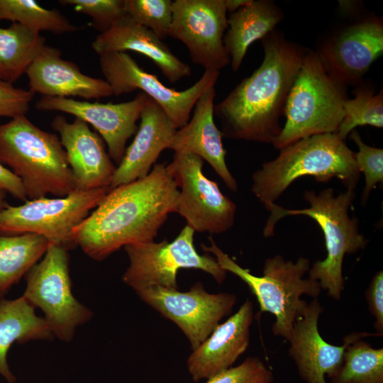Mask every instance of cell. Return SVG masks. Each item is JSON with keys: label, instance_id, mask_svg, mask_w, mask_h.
<instances>
[{"label": "cell", "instance_id": "6da1fadb", "mask_svg": "<svg viewBox=\"0 0 383 383\" xmlns=\"http://www.w3.org/2000/svg\"><path fill=\"white\" fill-rule=\"evenodd\" d=\"M178 196L167 165L155 164L145 177L109 189L73 229L74 244L101 261L122 247L154 241L170 213H175Z\"/></svg>", "mask_w": 383, "mask_h": 383}, {"label": "cell", "instance_id": "7a4b0ae2", "mask_svg": "<svg viewBox=\"0 0 383 383\" xmlns=\"http://www.w3.org/2000/svg\"><path fill=\"white\" fill-rule=\"evenodd\" d=\"M262 44L260 66L214 105L224 138L272 143L282 131L279 120L306 48L275 30Z\"/></svg>", "mask_w": 383, "mask_h": 383}, {"label": "cell", "instance_id": "3957f363", "mask_svg": "<svg viewBox=\"0 0 383 383\" xmlns=\"http://www.w3.org/2000/svg\"><path fill=\"white\" fill-rule=\"evenodd\" d=\"M279 150L275 159L265 162L252 177V192L265 206L303 176L318 182L336 177L346 189L355 190L360 178L355 152L336 133L314 135Z\"/></svg>", "mask_w": 383, "mask_h": 383}, {"label": "cell", "instance_id": "277c9868", "mask_svg": "<svg viewBox=\"0 0 383 383\" xmlns=\"http://www.w3.org/2000/svg\"><path fill=\"white\" fill-rule=\"evenodd\" d=\"M355 197V190L350 189L338 195L331 188L318 194L306 190L304 198L309 204L307 209H286L274 203L265 206L271 213L263 229L265 237L273 235L276 223L287 216H306L319 225L324 235L327 255L310 267L309 278L318 281L321 289L337 301L344 289L345 255L355 253L367 244V240L359 232L357 219L350 218L348 213Z\"/></svg>", "mask_w": 383, "mask_h": 383}, {"label": "cell", "instance_id": "5b68a950", "mask_svg": "<svg viewBox=\"0 0 383 383\" xmlns=\"http://www.w3.org/2000/svg\"><path fill=\"white\" fill-rule=\"evenodd\" d=\"M0 162L20 179L30 200L48 194L63 197L75 191L60 138L26 115L0 123Z\"/></svg>", "mask_w": 383, "mask_h": 383}, {"label": "cell", "instance_id": "8992f818", "mask_svg": "<svg viewBox=\"0 0 383 383\" xmlns=\"http://www.w3.org/2000/svg\"><path fill=\"white\" fill-rule=\"evenodd\" d=\"M209 239L211 245L201 244V249L213 254L223 270L234 274L248 285L257 299L260 311L275 317L273 334L288 340L294 322L307 304L301 296L305 294L314 299L321 292L318 281L304 278L311 267L309 260L301 257L293 262L276 255L265 260L263 275L258 277L237 264L211 237Z\"/></svg>", "mask_w": 383, "mask_h": 383}, {"label": "cell", "instance_id": "52a82bcc", "mask_svg": "<svg viewBox=\"0 0 383 383\" xmlns=\"http://www.w3.org/2000/svg\"><path fill=\"white\" fill-rule=\"evenodd\" d=\"M347 99L346 86L328 73L318 52L306 49L287 100L286 123L272 145L279 150L307 137L336 133Z\"/></svg>", "mask_w": 383, "mask_h": 383}, {"label": "cell", "instance_id": "ba28073f", "mask_svg": "<svg viewBox=\"0 0 383 383\" xmlns=\"http://www.w3.org/2000/svg\"><path fill=\"white\" fill-rule=\"evenodd\" d=\"M109 189L74 191L63 197H40L19 206L6 204L0 214V236L35 233L67 250L76 247L73 229L104 198Z\"/></svg>", "mask_w": 383, "mask_h": 383}, {"label": "cell", "instance_id": "9c48e42d", "mask_svg": "<svg viewBox=\"0 0 383 383\" xmlns=\"http://www.w3.org/2000/svg\"><path fill=\"white\" fill-rule=\"evenodd\" d=\"M195 231L185 226L177 238L128 245L124 250L129 265L123 281L135 292L151 287L178 289L177 274L179 269L201 270L218 283L225 280L226 273L215 257L206 252L200 255L194 245Z\"/></svg>", "mask_w": 383, "mask_h": 383}, {"label": "cell", "instance_id": "30bf717a", "mask_svg": "<svg viewBox=\"0 0 383 383\" xmlns=\"http://www.w3.org/2000/svg\"><path fill=\"white\" fill-rule=\"evenodd\" d=\"M26 280L23 296L43 311L50 330L60 340L71 341L76 328L92 318L91 311L72 292L65 248L50 243L43 259L26 273Z\"/></svg>", "mask_w": 383, "mask_h": 383}, {"label": "cell", "instance_id": "8fae6325", "mask_svg": "<svg viewBox=\"0 0 383 383\" xmlns=\"http://www.w3.org/2000/svg\"><path fill=\"white\" fill-rule=\"evenodd\" d=\"M203 165L200 157L189 152H174L167 165L180 188L175 213L195 232L222 233L233 226L236 206L204 174Z\"/></svg>", "mask_w": 383, "mask_h": 383}, {"label": "cell", "instance_id": "7c38bea8", "mask_svg": "<svg viewBox=\"0 0 383 383\" xmlns=\"http://www.w3.org/2000/svg\"><path fill=\"white\" fill-rule=\"evenodd\" d=\"M99 65L113 95L140 90L160 106L177 129L189 122L196 102L209 87L216 85L220 74L204 70L191 87L177 91L166 87L155 75L142 69L126 52L99 55Z\"/></svg>", "mask_w": 383, "mask_h": 383}, {"label": "cell", "instance_id": "4fadbf2b", "mask_svg": "<svg viewBox=\"0 0 383 383\" xmlns=\"http://www.w3.org/2000/svg\"><path fill=\"white\" fill-rule=\"evenodd\" d=\"M148 305L174 322L187 338L192 350L199 347L229 315L236 303L230 293H208L197 282L188 292L151 287L135 292Z\"/></svg>", "mask_w": 383, "mask_h": 383}, {"label": "cell", "instance_id": "5bb4252c", "mask_svg": "<svg viewBox=\"0 0 383 383\" xmlns=\"http://www.w3.org/2000/svg\"><path fill=\"white\" fill-rule=\"evenodd\" d=\"M226 13L224 0L172 1L168 37L184 44L194 63L206 71L220 72L230 64L223 45Z\"/></svg>", "mask_w": 383, "mask_h": 383}, {"label": "cell", "instance_id": "9a60e30c", "mask_svg": "<svg viewBox=\"0 0 383 383\" xmlns=\"http://www.w3.org/2000/svg\"><path fill=\"white\" fill-rule=\"evenodd\" d=\"M149 99L141 91L132 100L119 104L42 96L35 106L43 111L64 112L91 125L106 142L111 159L118 165L127 140L138 130L136 123Z\"/></svg>", "mask_w": 383, "mask_h": 383}, {"label": "cell", "instance_id": "2e32d148", "mask_svg": "<svg viewBox=\"0 0 383 383\" xmlns=\"http://www.w3.org/2000/svg\"><path fill=\"white\" fill-rule=\"evenodd\" d=\"M323 311V307L317 298L307 303L294 322L287 340L289 355L299 376L306 383H328L326 376L331 378L338 371L350 343L377 335L365 332L352 333L345 336L342 345H332L321 337L318 331V319Z\"/></svg>", "mask_w": 383, "mask_h": 383}, {"label": "cell", "instance_id": "e0dca14e", "mask_svg": "<svg viewBox=\"0 0 383 383\" xmlns=\"http://www.w3.org/2000/svg\"><path fill=\"white\" fill-rule=\"evenodd\" d=\"M328 73L346 86L356 85L383 53V24L372 17L346 27L318 52Z\"/></svg>", "mask_w": 383, "mask_h": 383}, {"label": "cell", "instance_id": "ac0fdd59", "mask_svg": "<svg viewBox=\"0 0 383 383\" xmlns=\"http://www.w3.org/2000/svg\"><path fill=\"white\" fill-rule=\"evenodd\" d=\"M52 127L60 135L74 177L75 191L109 189L116 167L99 135L78 118L69 122L58 115L52 120Z\"/></svg>", "mask_w": 383, "mask_h": 383}, {"label": "cell", "instance_id": "d6986e66", "mask_svg": "<svg viewBox=\"0 0 383 383\" xmlns=\"http://www.w3.org/2000/svg\"><path fill=\"white\" fill-rule=\"evenodd\" d=\"M253 305L247 299L238 311L219 323L211 335L187 360L188 372L194 382L207 379L229 369L250 343Z\"/></svg>", "mask_w": 383, "mask_h": 383}, {"label": "cell", "instance_id": "ffe728a7", "mask_svg": "<svg viewBox=\"0 0 383 383\" xmlns=\"http://www.w3.org/2000/svg\"><path fill=\"white\" fill-rule=\"evenodd\" d=\"M29 90L43 96L79 97L88 100L113 95L105 79L83 74L72 61L64 60L60 49L45 45L26 73Z\"/></svg>", "mask_w": 383, "mask_h": 383}, {"label": "cell", "instance_id": "44dd1931", "mask_svg": "<svg viewBox=\"0 0 383 383\" xmlns=\"http://www.w3.org/2000/svg\"><path fill=\"white\" fill-rule=\"evenodd\" d=\"M135 136L114 172L109 189L147 176L177 130L164 110L149 99L140 114Z\"/></svg>", "mask_w": 383, "mask_h": 383}, {"label": "cell", "instance_id": "7402d4cb", "mask_svg": "<svg viewBox=\"0 0 383 383\" xmlns=\"http://www.w3.org/2000/svg\"><path fill=\"white\" fill-rule=\"evenodd\" d=\"M215 96V85H212L196 102L191 121L176 131L169 149L198 155L211 166L231 190L236 192L238 184L226 162L222 133L214 122Z\"/></svg>", "mask_w": 383, "mask_h": 383}, {"label": "cell", "instance_id": "603a6c76", "mask_svg": "<svg viewBox=\"0 0 383 383\" xmlns=\"http://www.w3.org/2000/svg\"><path fill=\"white\" fill-rule=\"evenodd\" d=\"M99 55L127 50L137 52L152 60L170 83L189 77L190 67L174 55L152 31L126 15L109 30L99 33L91 43Z\"/></svg>", "mask_w": 383, "mask_h": 383}, {"label": "cell", "instance_id": "cb8c5ba5", "mask_svg": "<svg viewBox=\"0 0 383 383\" xmlns=\"http://www.w3.org/2000/svg\"><path fill=\"white\" fill-rule=\"evenodd\" d=\"M283 18L281 9L269 0H253L230 13L223 45L233 72L240 67L251 44L273 31Z\"/></svg>", "mask_w": 383, "mask_h": 383}, {"label": "cell", "instance_id": "d4e9b609", "mask_svg": "<svg viewBox=\"0 0 383 383\" xmlns=\"http://www.w3.org/2000/svg\"><path fill=\"white\" fill-rule=\"evenodd\" d=\"M54 337L44 318L35 315V307L23 296L11 300L0 299V374L9 383L16 382L6 360L12 344L50 340Z\"/></svg>", "mask_w": 383, "mask_h": 383}, {"label": "cell", "instance_id": "484cf974", "mask_svg": "<svg viewBox=\"0 0 383 383\" xmlns=\"http://www.w3.org/2000/svg\"><path fill=\"white\" fill-rule=\"evenodd\" d=\"M45 45L39 32L20 23L0 27V79L13 84L26 73Z\"/></svg>", "mask_w": 383, "mask_h": 383}, {"label": "cell", "instance_id": "4316f807", "mask_svg": "<svg viewBox=\"0 0 383 383\" xmlns=\"http://www.w3.org/2000/svg\"><path fill=\"white\" fill-rule=\"evenodd\" d=\"M49 245L35 233L0 236V298L39 262Z\"/></svg>", "mask_w": 383, "mask_h": 383}, {"label": "cell", "instance_id": "83f0119b", "mask_svg": "<svg viewBox=\"0 0 383 383\" xmlns=\"http://www.w3.org/2000/svg\"><path fill=\"white\" fill-rule=\"evenodd\" d=\"M0 20L18 23L38 32L73 33L81 28L57 9L41 6L34 0H0Z\"/></svg>", "mask_w": 383, "mask_h": 383}, {"label": "cell", "instance_id": "f1b7e54d", "mask_svg": "<svg viewBox=\"0 0 383 383\" xmlns=\"http://www.w3.org/2000/svg\"><path fill=\"white\" fill-rule=\"evenodd\" d=\"M330 379V383H383V348H374L363 338L353 341Z\"/></svg>", "mask_w": 383, "mask_h": 383}, {"label": "cell", "instance_id": "f546056e", "mask_svg": "<svg viewBox=\"0 0 383 383\" xmlns=\"http://www.w3.org/2000/svg\"><path fill=\"white\" fill-rule=\"evenodd\" d=\"M344 116L336 132L345 141L350 133L359 126L383 127L382 89L374 94L367 87L356 89L355 97L347 99L344 103Z\"/></svg>", "mask_w": 383, "mask_h": 383}, {"label": "cell", "instance_id": "4dcf8cb0", "mask_svg": "<svg viewBox=\"0 0 383 383\" xmlns=\"http://www.w3.org/2000/svg\"><path fill=\"white\" fill-rule=\"evenodd\" d=\"M126 13L162 40L169 36L172 21L171 0H124Z\"/></svg>", "mask_w": 383, "mask_h": 383}, {"label": "cell", "instance_id": "1f68e13d", "mask_svg": "<svg viewBox=\"0 0 383 383\" xmlns=\"http://www.w3.org/2000/svg\"><path fill=\"white\" fill-rule=\"evenodd\" d=\"M63 6H72L77 12L91 18V25L100 33L109 30L126 13L124 0H60Z\"/></svg>", "mask_w": 383, "mask_h": 383}, {"label": "cell", "instance_id": "d6a6232c", "mask_svg": "<svg viewBox=\"0 0 383 383\" xmlns=\"http://www.w3.org/2000/svg\"><path fill=\"white\" fill-rule=\"evenodd\" d=\"M349 135L358 148V152L355 154L357 167L360 172H363L365 175V186L361 197L363 204L367 202L371 191L377 184H382L383 150L367 145L355 129Z\"/></svg>", "mask_w": 383, "mask_h": 383}, {"label": "cell", "instance_id": "836d02e7", "mask_svg": "<svg viewBox=\"0 0 383 383\" xmlns=\"http://www.w3.org/2000/svg\"><path fill=\"white\" fill-rule=\"evenodd\" d=\"M272 371L258 357H249L241 364L231 367L212 377L204 383H272Z\"/></svg>", "mask_w": 383, "mask_h": 383}, {"label": "cell", "instance_id": "e575fe53", "mask_svg": "<svg viewBox=\"0 0 383 383\" xmlns=\"http://www.w3.org/2000/svg\"><path fill=\"white\" fill-rule=\"evenodd\" d=\"M35 94L29 89L14 87L0 79V117L26 115Z\"/></svg>", "mask_w": 383, "mask_h": 383}, {"label": "cell", "instance_id": "d590c367", "mask_svg": "<svg viewBox=\"0 0 383 383\" xmlns=\"http://www.w3.org/2000/svg\"><path fill=\"white\" fill-rule=\"evenodd\" d=\"M370 313L374 318V328L379 336L383 335V272L378 271L365 291Z\"/></svg>", "mask_w": 383, "mask_h": 383}, {"label": "cell", "instance_id": "8d00e7d4", "mask_svg": "<svg viewBox=\"0 0 383 383\" xmlns=\"http://www.w3.org/2000/svg\"><path fill=\"white\" fill-rule=\"evenodd\" d=\"M0 188L13 197L23 202L28 200L23 183L14 174L0 162Z\"/></svg>", "mask_w": 383, "mask_h": 383}, {"label": "cell", "instance_id": "74e56055", "mask_svg": "<svg viewBox=\"0 0 383 383\" xmlns=\"http://www.w3.org/2000/svg\"><path fill=\"white\" fill-rule=\"evenodd\" d=\"M253 0H224L226 11L234 13L242 7L252 3Z\"/></svg>", "mask_w": 383, "mask_h": 383}, {"label": "cell", "instance_id": "f35d334b", "mask_svg": "<svg viewBox=\"0 0 383 383\" xmlns=\"http://www.w3.org/2000/svg\"><path fill=\"white\" fill-rule=\"evenodd\" d=\"M6 194V192L4 189L0 188V214L6 205V204L5 203Z\"/></svg>", "mask_w": 383, "mask_h": 383}]
</instances>
